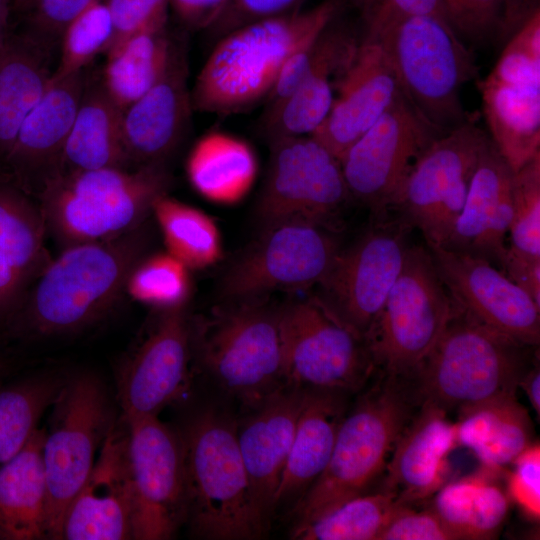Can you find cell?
Segmentation results:
<instances>
[{"label": "cell", "instance_id": "6da1fadb", "mask_svg": "<svg viewBox=\"0 0 540 540\" xmlns=\"http://www.w3.org/2000/svg\"><path fill=\"white\" fill-rule=\"evenodd\" d=\"M146 222L113 239L63 248L41 271L2 327L13 338L76 333L104 318L125 292L126 279L146 254Z\"/></svg>", "mask_w": 540, "mask_h": 540}, {"label": "cell", "instance_id": "7a4b0ae2", "mask_svg": "<svg viewBox=\"0 0 540 540\" xmlns=\"http://www.w3.org/2000/svg\"><path fill=\"white\" fill-rule=\"evenodd\" d=\"M343 6L344 0H324L217 39L190 90L193 110L226 116L267 99L287 59L335 21Z\"/></svg>", "mask_w": 540, "mask_h": 540}, {"label": "cell", "instance_id": "3957f363", "mask_svg": "<svg viewBox=\"0 0 540 540\" xmlns=\"http://www.w3.org/2000/svg\"><path fill=\"white\" fill-rule=\"evenodd\" d=\"M236 425V418L222 408L206 406L178 429L186 523L198 538L252 540L263 538L269 530L252 497Z\"/></svg>", "mask_w": 540, "mask_h": 540}, {"label": "cell", "instance_id": "277c9868", "mask_svg": "<svg viewBox=\"0 0 540 540\" xmlns=\"http://www.w3.org/2000/svg\"><path fill=\"white\" fill-rule=\"evenodd\" d=\"M378 373L349 406L322 474L291 508L293 526L371 492L383 478L395 443L418 405L406 384Z\"/></svg>", "mask_w": 540, "mask_h": 540}, {"label": "cell", "instance_id": "5b68a950", "mask_svg": "<svg viewBox=\"0 0 540 540\" xmlns=\"http://www.w3.org/2000/svg\"><path fill=\"white\" fill-rule=\"evenodd\" d=\"M170 185L165 164L58 172L37 191L38 205L47 233L63 249L137 229Z\"/></svg>", "mask_w": 540, "mask_h": 540}, {"label": "cell", "instance_id": "8992f818", "mask_svg": "<svg viewBox=\"0 0 540 540\" xmlns=\"http://www.w3.org/2000/svg\"><path fill=\"white\" fill-rule=\"evenodd\" d=\"M530 346L478 322L456 305L445 330L414 372L403 379L415 403L447 413L516 396L531 366Z\"/></svg>", "mask_w": 540, "mask_h": 540}, {"label": "cell", "instance_id": "52a82bcc", "mask_svg": "<svg viewBox=\"0 0 540 540\" xmlns=\"http://www.w3.org/2000/svg\"><path fill=\"white\" fill-rule=\"evenodd\" d=\"M192 359L247 411L286 385L280 307L266 297L228 301L190 319Z\"/></svg>", "mask_w": 540, "mask_h": 540}, {"label": "cell", "instance_id": "ba28073f", "mask_svg": "<svg viewBox=\"0 0 540 540\" xmlns=\"http://www.w3.org/2000/svg\"><path fill=\"white\" fill-rule=\"evenodd\" d=\"M369 39L381 44L401 93L436 130L444 134L470 120L460 91L476 77L477 66L447 21L409 15Z\"/></svg>", "mask_w": 540, "mask_h": 540}, {"label": "cell", "instance_id": "9c48e42d", "mask_svg": "<svg viewBox=\"0 0 540 540\" xmlns=\"http://www.w3.org/2000/svg\"><path fill=\"white\" fill-rule=\"evenodd\" d=\"M455 310L430 250L409 245L401 271L365 338L377 372L409 377Z\"/></svg>", "mask_w": 540, "mask_h": 540}, {"label": "cell", "instance_id": "30bf717a", "mask_svg": "<svg viewBox=\"0 0 540 540\" xmlns=\"http://www.w3.org/2000/svg\"><path fill=\"white\" fill-rule=\"evenodd\" d=\"M51 408L43 441L47 533L61 539L65 511L117 418L105 385L90 372L66 377Z\"/></svg>", "mask_w": 540, "mask_h": 540}, {"label": "cell", "instance_id": "8fae6325", "mask_svg": "<svg viewBox=\"0 0 540 540\" xmlns=\"http://www.w3.org/2000/svg\"><path fill=\"white\" fill-rule=\"evenodd\" d=\"M488 140L470 119L433 140L409 170L391 209L421 231L428 247L448 240Z\"/></svg>", "mask_w": 540, "mask_h": 540}, {"label": "cell", "instance_id": "7c38bea8", "mask_svg": "<svg viewBox=\"0 0 540 540\" xmlns=\"http://www.w3.org/2000/svg\"><path fill=\"white\" fill-rule=\"evenodd\" d=\"M480 92L489 138L515 172L540 154V10L507 40Z\"/></svg>", "mask_w": 540, "mask_h": 540}, {"label": "cell", "instance_id": "4fadbf2b", "mask_svg": "<svg viewBox=\"0 0 540 540\" xmlns=\"http://www.w3.org/2000/svg\"><path fill=\"white\" fill-rule=\"evenodd\" d=\"M286 384L360 393L377 370L363 339L315 298L280 306Z\"/></svg>", "mask_w": 540, "mask_h": 540}, {"label": "cell", "instance_id": "5bb4252c", "mask_svg": "<svg viewBox=\"0 0 540 540\" xmlns=\"http://www.w3.org/2000/svg\"><path fill=\"white\" fill-rule=\"evenodd\" d=\"M335 231L299 220L264 226L224 274L223 297L245 300L317 286L341 249Z\"/></svg>", "mask_w": 540, "mask_h": 540}, {"label": "cell", "instance_id": "9a60e30c", "mask_svg": "<svg viewBox=\"0 0 540 540\" xmlns=\"http://www.w3.org/2000/svg\"><path fill=\"white\" fill-rule=\"evenodd\" d=\"M271 155L256 212L262 226L307 221L336 230L351 198L340 160L313 136L270 142Z\"/></svg>", "mask_w": 540, "mask_h": 540}, {"label": "cell", "instance_id": "2e32d148", "mask_svg": "<svg viewBox=\"0 0 540 540\" xmlns=\"http://www.w3.org/2000/svg\"><path fill=\"white\" fill-rule=\"evenodd\" d=\"M410 226L384 219L354 244L340 249L313 296L339 323L365 341L409 247Z\"/></svg>", "mask_w": 540, "mask_h": 540}, {"label": "cell", "instance_id": "e0dca14e", "mask_svg": "<svg viewBox=\"0 0 540 540\" xmlns=\"http://www.w3.org/2000/svg\"><path fill=\"white\" fill-rule=\"evenodd\" d=\"M440 135L400 92L340 159L350 197L384 219L412 165Z\"/></svg>", "mask_w": 540, "mask_h": 540}, {"label": "cell", "instance_id": "ac0fdd59", "mask_svg": "<svg viewBox=\"0 0 540 540\" xmlns=\"http://www.w3.org/2000/svg\"><path fill=\"white\" fill-rule=\"evenodd\" d=\"M125 421L133 500V539H171L186 523L187 516L178 429L162 422L158 416Z\"/></svg>", "mask_w": 540, "mask_h": 540}, {"label": "cell", "instance_id": "d6986e66", "mask_svg": "<svg viewBox=\"0 0 540 540\" xmlns=\"http://www.w3.org/2000/svg\"><path fill=\"white\" fill-rule=\"evenodd\" d=\"M190 319L186 305L158 309L141 342L121 362L115 376L121 418L158 416L188 393Z\"/></svg>", "mask_w": 540, "mask_h": 540}, {"label": "cell", "instance_id": "ffe728a7", "mask_svg": "<svg viewBox=\"0 0 540 540\" xmlns=\"http://www.w3.org/2000/svg\"><path fill=\"white\" fill-rule=\"evenodd\" d=\"M455 304L485 326L526 346L540 341V306L488 260L428 247Z\"/></svg>", "mask_w": 540, "mask_h": 540}, {"label": "cell", "instance_id": "44dd1931", "mask_svg": "<svg viewBox=\"0 0 540 540\" xmlns=\"http://www.w3.org/2000/svg\"><path fill=\"white\" fill-rule=\"evenodd\" d=\"M127 445V423L119 417L106 435L91 471L65 511L61 539H133Z\"/></svg>", "mask_w": 540, "mask_h": 540}, {"label": "cell", "instance_id": "7402d4cb", "mask_svg": "<svg viewBox=\"0 0 540 540\" xmlns=\"http://www.w3.org/2000/svg\"><path fill=\"white\" fill-rule=\"evenodd\" d=\"M392 65L381 44L359 39L339 77L331 110L311 135L339 160L391 106L400 94Z\"/></svg>", "mask_w": 540, "mask_h": 540}, {"label": "cell", "instance_id": "603a6c76", "mask_svg": "<svg viewBox=\"0 0 540 540\" xmlns=\"http://www.w3.org/2000/svg\"><path fill=\"white\" fill-rule=\"evenodd\" d=\"M84 70L53 76L24 120L2 162L11 182L29 193L38 191L61 165L64 147L86 86Z\"/></svg>", "mask_w": 540, "mask_h": 540}, {"label": "cell", "instance_id": "cb8c5ba5", "mask_svg": "<svg viewBox=\"0 0 540 540\" xmlns=\"http://www.w3.org/2000/svg\"><path fill=\"white\" fill-rule=\"evenodd\" d=\"M305 388L286 384L236 419L253 500L270 526L277 491L303 406Z\"/></svg>", "mask_w": 540, "mask_h": 540}, {"label": "cell", "instance_id": "d4e9b609", "mask_svg": "<svg viewBox=\"0 0 540 540\" xmlns=\"http://www.w3.org/2000/svg\"><path fill=\"white\" fill-rule=\"evenodd\" d=\"M447 414L432 404L417 407L395 443L380 490L414 507L447 482L449 457L460 447L456 422Z\"/></svg>", "mask_w": 540, "mask_h": 540}, {"label": "cell", "instance_id": "484cf974", "mask_svg": "<svg viewBox=\"0 0 540 540\" xmlns=\"http://www.w3.org/2000/svg\"><path fill=\"white\" fill-rule=\"evenodd\" d=\"M334 22L317 38L299 83L287 96L268 105L263 128L270 142L311 136L328 116L336 83L359 43L349 28Z\"/></svg>", "mask_w": 540, "mask_h": 540}, {"label": "cell", "instance_id": "4316f807", "mask_svg": "<svg viewBox=\"0 0 540 540\" xmlns=\"http://www.w3.org/2000/svg\"><path fill=\"white\" fill-rule=\"evenodd\" d=\"M182 44L162 78L123 110V139L132 168L165 164L189 125L193 108Z\"/></svg>", "mask_w": 540, "mask_h": 540}, {"label": "cell", "instance_id": "83f0119b", "mask_svg": "<svg viewBox=\"0 0 540 540\" xmlns=\"http://www.w3.org/2000/svg\"><path fill=\"white\" fill-rule=\"evenodd\" d=\"M514 171L491 139L480 155L462 211L443 246L501 262L512 217Z\"/></svg>", "mask_w": 540, "mask_h": 540}, {"label": "cell", "instance_id": "f1b7e54d", "mask_svg": "<svg viewBox=\"0 0 540 540\" xmlns=\"http://www.w3.org/2000/svg\"><path fill=\"white\" fill-rule=\"evenodd\" d=\"M38 203L10 180L0 181V326L17 311L51 260Z\"/></svg>", "mask_w": 540, "mask_h": 540}, {"label": "cell", "instance_id": "f546056e", "mask_svg": "<svg viewBox=\"0 0 540 540\" xmlns=\"http://www.w3.org/2000/svg\"><path fill=\"white\" fill-rule=\"evenodd\" d=\"M305 389L291 449L275 493L274 511L285 504H291V509L322 474L350 406L348 393Z\"/></svg>", "mask_w": 540, "mask_h": 540}, {"label": "cell", "instance_id": "4dcf8cb0", "mask_svg": "<svg viewBox=\"0 0 540 540\" xmlns=\"http://www.w3.org/2000/svg\"><path fill=\"white\" fill-rule=\"evenodd\" d=\"M45 427L0 467V539H48L47 485L43 464Z\"/></svg>", "mask_w": 540, "mask_h": 540}, {"label": "cell", "instance_id": "1f68e13d", "mask_svg": "<svg viewBox=\"0 0 540 540\" xmlns=\"http://www.w3.org/2000/svg\"><path fill=\"white\" fill-rule=\"evenodd\" d=\"M122 114L101 81L86 82L58 172L131 168L123 139Z\"/></svg>", "mask_w": 540, "mask_h": 540}, {"label": "cell", "instance_id": "d6a6232c", "mask_svg": "<svg viewBox=\"0 0 540 540\" xmlns=\"http://www.w3.org/2000/svg\"><path fill=\"white\" fill-rule=\"evenodd\" d=\"M258 173L252 146L230 133L213 131L199 138L186 160V174L194 190L223 205L241 201Z\"/></svg>", "mask_w": 540, "mask_h": 540}, {"label": "cell", "instance_id": "836d02e7", "mask_svg": "<svg viewBox=\"0 0 540 540\" xmlns=\"http://www.w3.org/2000/svg\"><path fill=\"white\" fill-rule=\"evenodd\" d=\"M502 470L484 466L446 482L434 495L431 508L457 540L495 538L509 510L507 491L498 481Z\"/></svg>", "mask_w": 540, "mask_h": 540}, {"label": "cell", "instance_id": "e575fe53", "mask_svg": "<svg viewBox=\"0 0 540 540\" xmlns=\"http://www.w3.org/2000/svg\"><path fill=\"white\" fill-rule=\"evenodd\" d=\"M456 425L459 446L491 469L503 470L533 442L531 419L516 396L461 409Z\"/></svg>", "mask_w": 540, "mask_h": 540}, {"label": "cell", "instance_id": "d590c367", "mask_svg": "<svg viewBox=\"0 0 540 540\" xmlns=\"http://www.w3.org/2000/svg\"><path fill=\"white\" fill-rule=\"evenodd\" d=\"M48 49L29 36L0 47V163L49 85Z\"/></svg>", "mask_w": 540, "mask_h": 540}, {"label": "cell", "instance_id": "8d00e7d4", "mask_svg": "<svg viewBox=\"0 0 540 540\" xmlns=\"http://www.w3.org/2000/svg\"><path fill=\"white\" fill-rule=\"evenodd\" d=\"M178 45L165 26L134 34L112 46L106 52L100 79L106 93L124 110L162 78Z\"/></svg>", "mask_w": 540, "mask_h": 540}, {"label": "cell", "instance_id": "74e56055", "mask_svg": "<svg viewBox=\"0 0 540 540\" xmlns=\"http://www.w3.org/2000/svg\"><path fill=\"white\" fill-rule=\"evenodd\" d=\"M66 377L41 373L0 384V467L28 443Z\"/></svg>", "mask_w": 540, "mask_h": 540}, {"label": "cell", "instance_id": "f35d334b", "mask_svg": "<svg viewBox=\"0 0 540 540\" xmlns=\"http://www.w3.org/2000/svg\"><path fill=\"white\" fill-rule=\"evenodd\" d=\"M152 214L166 251L190 270L204 269L220 260L221 235L216 223L205 212L166 193L154 201Z\"/></svg>", "mask_w": 540, "mask_h": 540}, {"label": "cell", "instance_id": "ab89813d", "mask_svg": "<svg viewBox=\"0 0 540 540\" xmlns=\"http://www.w3.org/2000/svg\"><path fill=\"white\" fill-rule=\"evenodd\" d=\"M407 505L383 490L353 497L321 516L292 526L297 540H378L390 521Z\"/></svg>", "mask_w": 540, "mask_h": 540}, {"label": "cell", "instance_id": "60d3db41", "mask_svg": "<svg viewBox=\"0 0 540 540\" xmlns=\"http://www.w3.org/2000/svg\"><path fill=\"white\" fill-rule=\"evenodd\" d=\"M450 26L474 44L508 40L539 8L538 0H441Z\"/></svg>", "mask_w": 540, "mask_h": 540}, {"label": "cell", "instance_id": "b9f144b4", "mask_svg": "<svg viewBox=\"0 0 540 540\" xmlns=\"http://www.w3.org/2000/svg\"><path fill=\"white\" fill-rule=\"evenodd\" d=\"M191 291L190 269L167 251L143 255L125 283L131 298L156 310L186 305Z\"/></svg>", "mask_w": 540, "mask_h": 540}, {"label": "cell", "instance_id": "7bdbcfd3", "mask_svg": "<svg viewBox=\"0 0 540 540\" xmlns=\"http://www.w3.org/2000/svg\"><path fill=\"white\" fill-rule=\"evenodd\" d=\"M113 36V24L104 0L93 3L65 27L59 64L52 75L63 77L84 70L98 54L107 52Z\"/></svg>", "mask_w": 540, "mask_h": 540}, {"label": "cell", "instance_id": "ee69618b", "mask_svg": "<svg viewBox=\"0 0 540 540\" xmlns=\"http://www.w3.org/2000/svg\"><path fill=\"white\" fill-rule=\"evenodd\" d=\"M508 237L511 252L540 259V154L513 173Z\"/></svg>", "mask_w": 540, "mask_h": 540}, {"label": "cell", "instance_id": "f6af8a7d", "mask_svg": "<svg viewBox=\"0 0 540 540\" xmlns=\"http://www.w3.org/2000/svg\"><path fill=\"white\" fill-rule=\"evenodd\" d=\"M352 1L363 23V37L367 38L377 37L397 20L409 15H432L448 22L441 0Z\"/></svg>", "mask_w": 540, "mask_h": 540}, {"label": "cell", "instance_id": "bcb514c9", "mask_svg": "<svg viewBox=\"0 0 540 540\" xmlns=\"http://www.w3.org/2000/svg\"><path fill=\"white\" fill-rule=\"evenodd\" d=\"M104 2L114 30L109 49L134 34L166 26L168 0H104Z\"/></svg>", "mask_w": 540, "mask_h": 540}, {"label": "cell", "instance_id": "7dc6e473", "mask_svg": "<svg viewBox=\"0 0 540 540\" xmlns=\"http://www.w3.org/2000/svg\"><path fill=\"white\" fill-rule=\"evenodd\" d=\"M507 475V494L535 522L540 519V445L533 441L512 462Z\"/></svg>", "mask_w": 540, "mask_h": 540}, {"label": "cell", "instance_id": "c3c4849f", "mask_svg": "<svg viewBox=\"0 0 540 540\" xmlns=\"http://www.w3.org/2000/svg\"><path fill=\"white\" fill-rule=\"evenodd\" d=\"M98 1L102 0H33L28 9L32 24L29 37L49 48L78 14Z\"/></svg>", "mask_w": 540, "mask_h": 540}, {"label": "cell", "instance_id": "681fc988", "mask_svg": "<svg viewBox=\"0 0 540 540\" xmlns=\"http://www.w3.org/2000/svg\"><path fill=\"white\" fill-rule=\"evenodd\" d=\"M378 540H457L435 511L404 507L385 527Z\"/></svg>", "mask_w": 540, "mask_h": 540}, {"label": "cell", "instance_id": "f907efd6", "mask_svg": "<svg viewBox=\"0 0 540 540\" xmlns=\"http://www.w3.org/2000/svg\"><path fill=\"white\" fill-rule=\"evenodd\" d=\"M303 0H229L227 6L209 29L219 39L223 35L248 23L284 15L300 9Z\"/></svg>", "mask_w": 540, "mask_h": 540}, {"label": "cell", "instance_id": "816d5d0a", "mask_svg": "<svg viewBox=\"0 0 540 540\" xmlns=\"http://www.w3.org/2000/svg\"><path fill=\"white\" fill-rule=\"evenodd\" d=\"M229 0H168L178 19L194 30L210 29L224 12Z\"/></svg>", "mask_w": 540, "mask_h": 540}, {"label": "cell", "instance_id": "f5cc1de1", "mask_svg": "<svg viewBox=\"0 0 540 540\" xmlns=\"http://www.w3.org/2000/svg\"><path fill=\"white\" fill-rule=\"evenodd\" d=\"M499 266L509 279L540 306V259L517 255L506 247Z\"/></svg>", "mask_w": 540, "mask_h": 540}, {"label": "cell", "instance_id": "db71d44e", "mask_svg": "<svg viewBox=\"0 0 540 540\" xmlns=\"http://www.w3.org/2000/svg\"><path fill=\"white\" fill-rule=\"evenodd\" d=\"M518 388H521L532 408L534 409L537 417L540 415V372L539 366L535 363L532 364L529 369L522 376Z\"/></svg>", "mask_w": 540, "mask_h": 540}, {"label": "cell", "instance_id": "11a10c76", "mask_svg": "<svg viewBox=\"0 0 540 540\" xmlns=\"http://www.w3.org/2000/svg\"><path fill=\"white\" fill-rule=\"evenodd\" d=\"M8 5L9 3L5 0H0V43H3L4 39V30L7 22L8 15Z\"/></svg>", "mask_w": 540, "mask_h": 540}, {"label": "cell", "instance_id": "9f6ffc18", "mask_svg": "<svg viewBox=\"0 0 540 540\" xmlns=\"http://www.w3.org/2000/svg\"><path fill=\"white\" fill-rule=\"evenodd\" d=\"M9 373V365L2 351L0 350V384L6 381Z\"/></svg>", "mask_w": 540, "mask_h": 540}, {"label": "cell", "instance_id": "6f0895ef", "mask_svg": "<svg viewBox=\"0 0 540 540\" xmlns=\"http://www.w3.org/2000/svg\"><path fill=\"white\" fill-rule=\"evenodd\" d=\"M33 0H14V4L19 9H29Z\"/></svg>", "mask_w": 540, "mask_h": 540}, {"label": "cell", "instance_id": "680465c9", "mask_svg": "<svg viewBox=\"0 0 540 540\" xmlns=\"http://www.w3.org/2000/svg\"><path fill=\"white\" fill-rule=\"evenodd\" d=\"M5 1H7L8 3H10L11 0H5Z\"/></svg>", "mask_w": 540, "mask_h": 540}, {"label": "cell", "instance_id": "91938a15", "mask_svg": "<svg viewBox=\"0 0 540 540\" xmlns=\"http://www.w3.org/2000/svg\"><path fill=\"white\" fill-rule=\"evenodd\" d=\"M3 42H4V41H3ZM2 44H3V43H0V47H1Z\"/></svg>", "mask_w": 540, "mask_h": 540}]
</instances>
